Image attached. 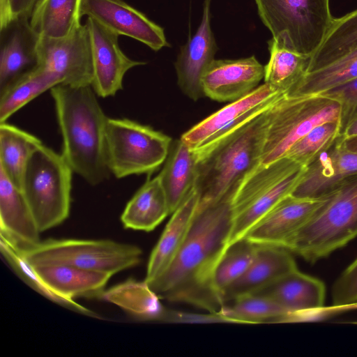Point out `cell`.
Instances as JSON below:
<instances>
[{"label":"cell","instance_id":"cell-1","mask_svg":"<svg viewBox=\"0 0 357 357\" xmlns=\"http://www.w3.org/2000/svg\"><path fill=\"white\" fill-rule=\"evenodd\" d=\"M232 197L198 206L188 236L169 268L148 284L160 298L218 314L222 302L213 278L229 247L233 225Z\"/></svg>","mask_w":357,"mask_h":357},{"label":"cell","instance_id":"cell-2","mask_svg":"<svg viewBox=\"0 0 357 357\" xmlns=\"http://www.w3.org/2000/svg\"><path fill=\"white\" fill-rule=\"evenodd\" d=\"M63 140V158L91 185L108 178L104 113L91 86L58 84L50 90Z\"/></svg>","mask_w":357,"mask_h":357},{"label":"cell","instance_id":"cell-3","mask_svg":"<svg viewBox=\"0 0 357 357\" xmlns=\"http://www.w3.org/2000/svg\"><path fill=\"white\" fill-rule=\"evenodd\" d=\"M269 107L219 138L194 150L196 154L194 186L199 195L198 206L233 197L241 181L261 162Z\"/></svg>","mask_w":357,"mask_h":357},{"label":"cell","instance_id":"cell-4","mask_svg":"<svg viewBox=\"0 0 357 357\" xmlns=\"http://www.w3.org/2000/svg\"><path fill=\"white\" fill-rule=\"evenodd\" d=\"M357 236V172L345 178L313 217L280 248L314 263Z\"/></svg>","mask_w":357,"mask_h":357},{"label":"cell","instance_id":"cell-5","mask_svg":"<svg viewBox=\"0 0 357 357\" xmlns=\"http://www.w3.org/2000/svg\"><path fill=\"white\" fill-rule=\"evenodd\" d=\"M306 167L288 157L260 162L238 185L231 199L234 220L229 246L248 231L280 200L291 195Z\"/></svg>","mask_w":357,"mask_h":357},{"label":"cell","instance_id":"cell-6","mask_svg":"<svg viewBox=\"0 0 357 357\" xmlns=\"http://www.w3.org/2000/svg\"><path fill=\"white\" fill-rule=\"evenodd\" d=\"M73 173L63 155L43 144L30 157L21 190L40 232L68 218Z\"/></svg>","mask_w":357,"mask_h":357},{"label":"cell","instance_id":"cell-7","mask_svg":"<svg viewBox=\"0 0 357 357\" xmlns=\"http://www.w3.org/2000/svg\"><path fill=\"white\" fill-rule=\"evenodd\" d=\"M341 105L322 94L282 93L268 110V125L261 162L285 156L289 149L314 127L339 121Z\"/></svg>","mask_w":357,"mask_h":357},{"label":"cell","instance_id":"cell-8","mask_svg":"<svg viewBox=\"0 0 357 357\" xmlns=\"http://www.w3.org/2000/svg\"><path fill=\"white\" fill-rule=\"evenodd\" d=\"M20 250L34 268L68 266L112 276L137 266L142 255L137 245L111 240L49 238Z\"/></svg>","mask_w":357,"mask_h":357},{"label":"cell","instance_id":"cell-9","mask_svg":"<svg viewBox=\"0 0 357 357\" xmlns=\"http://www.w3.org/2000/svg\"><path fill=\"white\" fill-rule=\"evenodd\" d=\"M273 38L310 56L321 45L333 17L329 0H255Z\"/></svg>","mask_w":357,"mask_h":357},{"label":"cell","instance_id":"cell-10","mask_svg":"<svg viewBox=\"0 0 357 357\" xmlns=\"http://www.w3.org/2000/svg\"><path fill=\"white\" fill-rule=\"evenodd\" d=\"M172 139L128 119L108 118L105 151L110 174L117 178L151 174L168 155Z\"/></svg>","mask_w":357,"mask_h":357},{"label":"cell","instance_id":"cell-11","mask_svg":"<svg viewBox=\"0 0 357 357\" xmlns=\"http://www.w3.org/2000/svg\"><path fill=\"white\" fill-rule=\"evenodd\" d=\"M36 53L37 66L52 73L59 84L91 86L93 61L86 23H80L62 38L39 37Z\"/></svg>","mask_w":357,"mask_h":357},{"label":"cell","instance_id":"cell-12","mask_svg":"<svg viewBox=\"0 0 357 357\" xmlns=\"http://www.w3.org/2000/svg\"><path fill=\"white\" fill-rule=\"evenodd\" d=\"M282 93L266 83L258 86L194 126L181 139L192 150L197 149L267 109Z\"/></svg>","mask_w":357,"mask_h":357},{"label":"cell","instance_id":"cell-13","mask_svg":"<svg viewBox=\"0 0 357 357\" xmlns=\"http://www.w3.org/2000/svg\"><path fill=\"white\" fill-rule=\"evenodd\" d=\"M86 24L93 61L91 87L99 97L113 96L123 89L126 73L134 67L145 65L146 62L128 57L119 47V36L96 20L88 17Z\"/></svg>","mask_w":357,"mask_h":357},{"label":"cell","instance_id":"cell-14","mask_svg":"<svg viewBox=\"0 0 357 357\" xmlns=\"http://www.w3.org/2000/svg\"><path fill=\"white\" fill-rule=\"evenodd\" d=\"M80 15L92 17L117 35L129 36L154 51L170 46L160 26L122 0H82Z\"/></svg>","mask_w":357,"mask_h":357},{"label":"cell","instance_id":"cell-15","mask_svg":"<svg viewBox=\"0 0 357 357\" xmlns=\"http://www.w3.org/2000/svg\"><path fill=\"white\" fill-rule=\"evenodd\" d=\"M356 172L357 153L344 146L340 135L306 166L291 195L311 199L327 196L345 178Z\"/></svg>","mask_w":357,"mask_h":357},{"label":"cell","instance_id":"cell-16","mask_svg":"<svg viewBox=\"0 0 357 357\" xmlns=\"http://www.w3.org/2000/svg\"><path fill=\"white\" fill-rule=\"evenodd\" d=\"M264 77V66L253 55L238 59H214L202 77L204 96L233 102L248 95Z\"/></svg>","mask_w":357,"mask_h":357},{"label":"cell","instance_id":"cell-17","mask_svg":"<svg viewBox=\"0 0 357 357\" xmlns=\"http://www.w3.org/2000/svg\"><path fill=\"white\" fill-rule=\"evenodd\" d=\"M329 196L330 194L311 199L289 195L261 218L244 238L256 245L280 248L313 217Z\"/></svg>","mask_w":357,"mask_h":357},{"label":"cell","instance_id":"cell-18","mask_svg":"<svg viewBox=\"0 0 357 357\" xmlns=\"http://www.w3.org/2000/svg\"><path fill=\"white\" fill-rule=\"evenodd\" d=\"M210 6L211 0H204L201 23L193 36L181 47L174 63L179 88L193 100L204 96L202 77L218 50L211 26Z\"/></svg>","mask_w":357,"mask_h":357},{"label":"cell","instance_id":"cell-19","mask_svg":"<svg viewBox=\"0 0 357 357\" xmlns=\"http://www.w3.org/2000/svg\"><path fill=\"white\" fill-rule=\"evenodd\" d=\"M29 20H17L0 29V92L38 65L39 36L31 28Z\"/></svg>","mask_w":357,"mask_h":357},{"label":"cell","instance_id":"cell-20","mask_svg":"<svg viewBox=\"0 0 357 357\" xmlns=\"http://www.w3.org/2000/svg\"><path fill=\"white\" fill-rule=\"evenodd\" d=\"M296 269V263L289 251L278 246L257 245L251 265L225 291L223 304L254 293Z\"/></svg>","mask_w":357,"mask_h":357},{"label":"cell","instance_id":"cell-21","mask_svg":"<svg viewBox=\"0 0 357 357\" xmlns=\"http://www.w3.org/2000/svg\"><path fill=\"white\" fill-rule=\"evenodd\" d=\"M199 202V195L193 186L172 213L150 255L144 280L147 284L160 277L174 260L188 236Z\"/></svg>","mask_w":357,"mask_h":357},{"label":"cell","instance_id":"cell-22","mask_svg":"<svg viewBox=\"0 0 357 357\" xmlns=\"http://www.w3.org/2000/svg\"><path fill=\"white\" fill-rule=\"evenodd\" d=\"M40 233L22 192L0 169V234L26 249L40 241Z\"/></svg>","mask_w":357,"mask_h":357},{"label":"cell","instance_id":"cell-23","mask_svg":"<svg viewBox=\"0 0 357 357\" xmlns=\"http://www.w3.org/2000/svg\"><path fill=\"white\" fill-rule=\"evenodd\" d=\"M268 297L290 313L314 312L323 308L324 283L296 269L254 293Z\"/></svg>","mask_w":357,"mask_h":357},{"label":"cell","instance_id":"cell-24","mask_svg":"<svg viewBox=\"0 0 357 357\" xmlns=\"http://www.w3.org/2000/svg\"><path fill=\"white\" fill-rule=\"evenodd\" d=\"M169 214L167 198L158 174L135 192L126 204L121 221L126 229L151 231Z\"/></svg>","mask_w":357,"mask_h":357},{"label":"cell","instance_id":"cell-25","mask_svg":"<svg viewBox=\"0 0 357 357\" xmlns=\"http://www.w3.org/2000/svg\"><path fill=\"white\" fill-rule=\"evenodd\" d=\"M57 294L67 298H100L112 275L68 266L35 268Z\"/></svg>","mask_w":357,"mask_h":357},{"label":"cell","instance_id":"cell-26","mask_svg":"<svg viewBox=\"0 0 357 357\" xmlns=\"http://www.w3.org/2000/svg\"><path fill=\"white\" fill-rule=\"evenodd\" d=\"M144 281L129 278L105 289L100 299L112 303L140 321H167L170 313Z\"/></svg>","mask_w":357,"mask_h":357},{"label":"cell","instance_id":"cell-27","mask_svg":"<svg viewBox=\"0 0 357 357\" xmlns=\"http://www.w3.org/2000/svg\"><path fill=\"white\" fill-rule=\"evenodd\" d=\"M170 214H172L195 185L196 154L181 139L172 142L165 165L159 174Z\"/></svg>","mask_w":357,"mask_h":357},{"label":"cell","instance_id":"cell-28","mask_svg":"<svg viewBox=\"0 0 357 357\" xmlns=\"http://www.w3.org/2000/svg\"><path fill=\"white\" fill-rule=\"evenodd\" d=\"M42 144L36 136L6 121L0 123V169L20 190L28 161Z\"/></svg>","mask_w":357,"mask_h":357},{"label":"cell","instance_id":"cell-29","mask_svg":"<svg viewBox=\"0 0 357 357\" xmlns=\"http://www.w3.org/2000/svg\"><path fill=\"white\" fill-rule=\"evenodd\" d=\"M82 0H38L29 24L39 37L59 38L79 24Z\"/></svg>","mask_w":357,"mask_h":357},{"label":"cell","instance_id":"cell-30","mask_svg":"<svg viewBox=\"0 0 357 357\" xmlns=\"http://www.w3.org/2000/svg\"><path fill=\"white\" fill-rule=\"evenodd\" d=\"M268 44L270 56L264 66V83L289 93L306 74L310 56L289 50L273 38Z\"/></svg>","mask_w":357,"mask_h":357},{"label":"cell","instance_id":"cell-31","mask_svg":"<svg viewBox=\"0 0 357 357\" xmlns=\"http://www.w3.org/2000/svg\"><path fill=\"white\" fill-rule=\"evenodd\" d=\"M356 49L357 9L342 17H333L323 41L310 57L307 73L328 65Z\"/></svg>","mask_w":357,"mask_h":357},{"label":"cell","instance_id":"cell-32","mask_svg":"<svg viewBox=\"0 0 357 357\" xmlns=\"http://www.w3.org/2000/svg\"><path fill=\"white\" fill-rule=\"evenodd\" d=\"M0 250L2 256L16 274L37 293L63 307L91 317L98 316L75 300L67 298L54 291L24 257L20 248L0 234Z\"/></svg>","mask_w":357,"mask_h":357},{"label":"cell","instance_id":"cell-33","mask_svg":"<svg viewBox=\"0 0 357 357\" xmlns=\"http://www.w3.org/2000/svg\"><path fill=\"white\" fill-rule=\"evenodd\" d=\"M290 312L272 299L250 294L223 304L216 314L223 321L259 324L283 322Z\"/></svg>","mask_w":357,"mask_h":357},{"label":"cell","instance_id":"cell-34","mask_svg":"<svg viewBox=\"0 0 357 357\" xmlns=\"http://www.w3.org/2000/svg\"><path fill=\"white\" fill-rule=\"evenodd\" d=\"M59 84L51 73L36 66L0 92V123L47 90Z\"/></svg>","mask_w":357,"mask_h":357},{"label":"cell","instance_id":"cell-35","mask_svg":"<svg viewBox=\"0 0 357 357\" xmlns=\"http://www.w3.org/2000/svg\"><path fill=\"white\" fill-rule=\"evenodd\" d=\"M355 78H357V49L328 65L307 73L287 93L321 94Z\"/></svg>","mask_w":357,"mask_h":357},{"label":"cell","instance_id":"cell-36","mask_svg":"<svg viewBox=\"0 0 357 357\" xmlns=\"http://www.w3.org/2000/svg\"><path fill=\"white\" fill-rule=\"evenodd\" d=\"M257 249V245L245 238L232 243L227 249L213 278L215 289L222 302L226 289L243 275L252 263Z\"/></svg>","mask_w":357,"mask_h":357},{"label":"cell","instance_id":"cell-37","mask_svg":"<svg viewBox=\"0 0 357 357\" xmlns=\"http://www.w3.org/2000/svg\"><path fill=\"white\" fill-rule=\"evenodd\" d=\"M340 135L339 121L323 123L298 140L285 156L306 167Z\"/></svg>","mask_w":357,"mask_h":357},{"label":"cell","instance_id":"cell-38","mask_svg":"<svg viewBox=\"0 0 357 357\" xmlns=\"http://www.w3.org/2000/svg\"><path fill=\"white\" fill-rule=\"evenodd\" d=\"M337 100L341 105L340 134L357 118V78L331 89L322 93Z\"/></svg>","mask_w":357,"mask_h":357},{"label":"cell","instance_id":"cell-39","mask_svg":"<svg viewBox=\"0 0 357 357\" xmlns=\"http://www.w3.org/2000/svg\"><path fill=\"white\" fill-rule=\"evenodd\" d=\"M331 296L334 306L357 304V258L335 281Z\"/></svg>","mask_w":357,"mask_h":357},{"label":"cell","instance_id":"cell-40","mask_svg":"<svg viewBox=\"0 0 357 357\" xmlns=\"http://www.w3.org/2000/svg\"><path fill=\"white\" fill-rule=\"evenodd\" d=\"M38 1L0 0V29L17 20H29Z\"/></svg>","mask_w":357,"mask_h":357},{"label":"cell","instance_id":"cell-41","mask_svg":"<svg viewBox=\"0 0 357 357\" xmlns=\"http://www.w3.org/2000/svg\"><path fill=\"white\" fill-rule=\"evenodd\" d=\"M341 135L343 138H348L357 135V118L352 121L346 127Z\"/></svg>","mask_w":357,"mask_h":357},{"label":"cell","instance_id":"cell-42","mask_svg":"<svg viewBox=\"0 0 357 357\" xmlns=\"http://www.w3.org/2000/svg\"><path fill=\"white\" fill-rule=\"evenodd\" d=\"M342 142L344 146L347 150L357 153V135L348 138L342 137Z\"/></svg>","mask_w":357,"mask_h":357}]
</instances>
